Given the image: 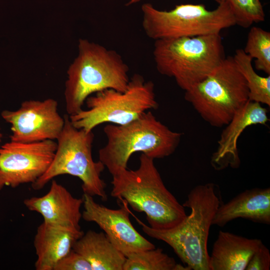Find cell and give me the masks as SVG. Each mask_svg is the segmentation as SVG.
Segmentation results:
<instances>
[{"instance_id": "1", "label": "cell", "mask_w": 270, "mask_h": 270, "mask_svg": "<svg viewBox=\"0 0 270 270\" xmlns=\"http://www.w3.org/2000/svg\"><path fill=\"white\" fill-rule=\"evenodd\" d=\"M221 203L215 184H198L190 190L182 204L190 210V214L176 226L157 230L140 221L138 223L146 234L168 244L191 270H209V232Z\"/></svg>"}, {"instance_id": "2", "label": "cell", "mask_w": 270, "mask_h": 270, "mask_svg": "<svg viewBox=\"0 0 270 270\" xmlns=\"http://www.w3.org/2000/svg\"><path fill=\"white\" fill-rule=\"evenodd\" d=\"M139 159L137 169L126 168L112 176L111 196L144 213L152 228L176 226L187 216L185 208L165 186L154 159L144 154Z\"/></svg>"}, {"instance_id": "3", "label": "cell", "mask_w": 270, "mask_h": 270, "mask_svg": "<svg viewBox=\"0 0 270 270\" xmlns=\"http://www.w3.org/2000/svg\"><path fill=\"white\" fill-rule=\"evenodd\" d=\"M78 54L67 70L64 92L68 116L82 108L86 98L106 89L124 91L130 78L129 68L115 50L80 38Z\"/></svg>"}, {"instance_id": "4", "label": "cell", "mask_w": 270, "mask_h": 270, "mask_svg": "<svg viewBox=\"0 0 270 270\" xmlns=\"http://www.w3.org/2000/svg\"><path fill=\"white\" fill-rule=\"evenodd\" d=\"M104 132L107 142L98 151L99 160L112 176L128 168L134 153L141 152L154 160L170 156L182 136L158 120L150 110L125 124H108Z\"/></svg>"}, {"instance_id": "5", "label": "cell", "mask_w": 270, "mask_h": 270, "mask_svg": "<svg viewBox=\"0 0 270 270\" xmlns=\"http://www.w3.org/2000/svg\"><path fill=\"white\" fill-rule=\"evenodd\" d=\"M220 33L154 40L158 72L172 78L184 92L200 82L226 58Z\"/></svg>"}, {"instance_id": "6", "label": "cell", "mask_w": 270, "mask_h": 270, "mask_svg": "<svg viewBox=\"0 0 270 270\" xmlns=\"http://www.w3.org/2000/svg\"><path fill=\"white\" fill-rule=\"evenodd\" d=\"M64 124L56 139L57 147L48 169L32 184L34 190H40L57 176L69 174L80 178L84 194L98 196L106 201V184L101 178L105 166L100 161L95 162L92 156L94 140L92 131L78 129L72 124L69 116L64 114Z\"/></svg>"}, {"instance_id": "7", "label": "cell", "mask_w": 270, "mask_h": 270, "mask_svg": "<svg viewBox=\"0 0 270 270\" xmlns=\"http://www.w3.org/2000/svg\"><path fill=\"white\" fill-rule=\"evenodd\" d=\"M86 110L69 116L74 126L92 131L104 123L116 125L128 124L145 112L158 108L154 85L138 74L130 79L124 92L106 89L91 95L86 100Z\"/></svg>"}, {"instance_id": "8", "label": "cell", "mask_w": 270, "mask_h": 270, "mask_svg": "<svg viewBox=\"0 0 270 270\" xmlns=\"http://www.w3.org/2000/svg\"><path fill=\"white\" fill-rule=\"evenodd\" d=\"M142 27L154 40L192 37L220 33L236 25L228 5L222 2L213 10L202 4L176 5L170 10H162L151 4L142 6Z\"/></svg>"}, {"instance_id": "9", "label": "cell", "mask_w": 270, "mask_h": 270, "mask_svg": "<svg viewBox=\"0 0 270 270\" xmlns=\"http://www.w3.org/2000/svg\"><path fill=\"white\" fill-rule=\"evenodd\" d=\"M185 100L210 126H226L248 100L246 81L232 56L226 57L205 79L185 92Z\"/></svg>"}, {"instance_id": "10", "label": "cell", "mask_w": 270, "mask_h": 270, "mask_svg": "<svg viewBox=\"0 0 270 270\" xmlns=\"http://www.w3.org/2000/svg\"><path fill=\"white\" fill-rule=\"evenodd\" d=\"M54 140L33 142L10 141L0 146V190L34 182L48 169L54 158Z\"/></svg>"}, {"instance_id": "11", "label": "cell", "mask_w": 270, "mask_h": 270, "mask_svg": "<svg viewBox=\"0 0 270 270\" xmlns=\"http://www.w3.org/2000/svg\"><path fill=\"white\" fill-rule=\"evenodd\" d=\"M53 98L28 100L15 110H4L2 118L11 126L10 141L33 142L56 140L62 132L64 118L58 112Z\"/></svg>"}, {"instance_id": "12", "label": "cell", "mask_w": 270, "mask_h": 270, "mask_svg": "<svg viewBox=\"0 0 270 270\" xmlns=\"http://www.w3.org/2000/svg\"><path fill=\"white\" fill-rule=\"evenodd\" d=\"M82 200V218L98 224L126 257L132 253L156 248L134 228L126 202H122L124 205L120 208L112 209L97 203L93 196L86 194H84Z\"/></svg>"}, {"instance_id": "13", "label": "cell", "mask_w": 270, "mask_h": 270, "mask_svg": "<svg viewBox=\"0 0 270 270\" xmlns=\"http://www.w3.org/2000/svg\"><path fill=\"white\" fill-rule=\"evenodd\" d=\"M269 120L268 110L260 104L248 100L234 114L225 126L218 146L212 154L210 163L216 170H222L228 166L238 168L240 164L237 143L244 130L252 125H265Z\"/></svg>"}, {"instance_id": "14", "label": "cell", "mask_w": 270, "mask_h": 270, "mask_svg": "<svg viewBox=\"0 0 270 270\" xmlns=\"http://www.w3.org/2000/svg\"><path fill=\"white\" fill-rule=\"evenodd\" d=\"M24 204L28 210L41 214L44 222L80 229L82 198L74 197L54 180L46 194L26 198Z\"/></svg>"}, {"instance_id": "15", "label": "cell", "mask_w": 270, "mask_h": 270, "mask_svg": "<svg viewBox=\"0 0 270 270\" xmlns=\"http://www.w3.org/2000/svg\"><path fill=\"white\" fill-rule=\"evenodd\" d=\"M84 234L80 229L43 222L38 227L34 240L36 270H54Z\"/></svg>"}, {"instance_id": "16", "label": "cell", "mask_w": 270, "mask_h": 270, "mask_svg": "<svg viewBox=\"0 0 270 270\" xmlns=\"http://www.w3.org/2000/svg\"><path fill=\"white\" fill-rule=\"evenodd\" d=\"M270 224V188H255L238 194L225 204L221 203L212 225L222 227L235 219Z\"/></svg>"}, {"instance_id": "17", "label": "cell", "mask_w": 270, "mask_h": 270, "mask_svg": "<svg viewBox=\"0 0 270 270\" xmlns=\"http://www.w3.org/2000/svg\"><path fill=\"white\" fill-rule=\"evenodd\" d=\"M262 243L260 239L220 230L209 256V270H245Z\"/></svg>"}, {"instance_id": "18", "label": "cell", "mask_w": 270, "mask_h": 270, "mask_svg": "<svg viewBox=\"0 0 270 270\" xmlns=\"http://www.w3.org/2000/svg\"><path fill=\"white\" fill-rule=\"evenodd\" d=\"M72 250L90 263L92 270H123L126 257L104 232L88 230L76 240Z\"/></svg>"}, {"instance_id": "19", "label": "cell", "mask_w": 270, "mask_h": 270, "mask_svg": "<svg viewBox=\"0 0 270 270\" xmlns=\"http://www.w3.org/2000/svg\"><path fill=\"white\" fill-rule=\"evenodd\" d=\"M234 60L244 78L248 90L250 100L270 106V75L262 76L252 66V58L243 49H237Z\"/></svg>"}, {"instance_id": "20", "label": "cell", "mask_w": 270, "mask_h": 270, "mask_svg": "<svg viewBox=\"0 0 270 270\" xmlns=\"http://www.w3.org/2000/svg\"><path fill=\"white\" fill-rule=\"evenodd\" d=\"M123 270H190L176 263L161 248L141 250L126 257Z\"/></svg>"}, {"instance_id": "21", "label": "cell", "mask_w": 270, "mask_h": 270, "mask_svg": "<svg viewBox=\"0 0 270 270\" xmlns=\"http://www.w3.org/2000/svg\"><path fill=\"white\" fill-rule=\"evenodd\" d=\"M244 51L252 59L258 70L270 75V32L260 28L252 26L247 37Z\"/></svg>"}, {"instance_id": "22", "label": "cell", "mask_w": 270, "mask_h": 270, "mask_svg": "<svg viewBox=\"0 0 270 270\" xmlns=\"http://www.w3.org/2000/svg\"><path fill=\"white\" fill-rule=\"evenodd\" d=\"M218 4H226L234 17L236 25L248 28L265 20V14L260 0H214Z\"/></svg>"}, {"instance_id": "23", "label": "cell", "mask_w": 270, "mask_h": 270, "mask_svg": "<svg viewBox=\"0 0 270 270\" xmlns=\"http://www.w3.org/2000/svg\"><path fill=\"white\" fill-rule=\"evenodd\" d=\"M54 270H92L90 263L72 250L55 266Z\"/></svg>"}, {"instance_id": "24", "label": "cell", "mask_w": 270, "mask_h": 270, "mask_svg": "<svg viewBox=\"0 0 270 270\" xmlns=\"http://www.w3.org/2000/svg\"><path fill=\"white\" fill-rule=\"evenodd\" d=\"M270 252L262 243L250 258L245 270H269Z\"/></svg>"}, {"instance_id": "25", "label": "cell", "mask_w": 270, "mask_h": 270, "mask_svg": "<svg viewBox=\"0 0 270 270\" xmlns=\"http://www.w3.org/2000/svg\"><path fill=\"white\" fill-rule=\"evenodd\" d=\"M141 0H130L128 2V3L126 4V6H130V5H132V4H136L140 2Z\"/></svg>"}, {"instance_id": "26", "label": "cell", "mask_w": 270, "mask_h": 270, "mask_svg": "<svg viewBox=\"0 0 270 270\" xmlns=\"http://www.w3.org/2000/svg\"><path fill=\"white\" fill-rule=\"evenodd\" d=\"M2 133H1V132H0V144L1 141H2Z\"/></svg>"}]
</instances>
